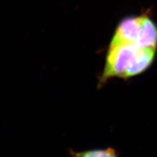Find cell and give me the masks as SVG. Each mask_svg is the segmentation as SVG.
I'll return each instance as SVG.
<instances>
[{
    "label": "cell",
    "instance_id": "obj_1",
    "mask_svg": "<svg viewBox=\"0 0 157 157\" xmlns=\"http://www.w3.org/2000/svg\"><path fill=\"white\" fill-rule=\"evenodd\" d=\"M157 48L133 42L109 43L100 85L109 78H130L145 71L153 63Z\"/></svg>",
    "mask_w": 157,
    "mask_h": 157
},
{
    "label": "cell",
    "instance_id": "obj_2",
    "mask_svg": "<svg viewBox=\"0 0 157 157\" xmlns=\"http://www.w3.org/2000/svg\"><path fill=\"white\" fill-rule=\"evenodd\" d=\"M70 154L71 157H119V152L111 147L81 151L70 149Z\"/></svg>",
    "mask_w": 157,
    "mask_h": 157
}]
</instances>
